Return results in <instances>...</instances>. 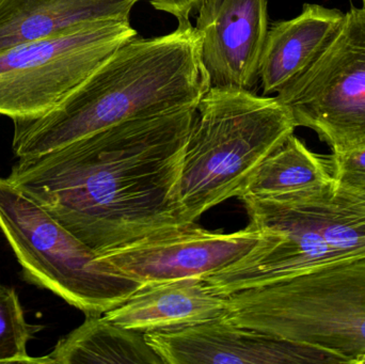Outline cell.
<instances>
[{
	"label": "cell",
	"instance_id": "15",
	"mask_svg": "<svg viewBox=\"0 0 365 364\" xmlns=\"http://www.w3.org/2000/svg\"><path fill=\"white\" fill-rule=\"evenodd\" d=\"M332 179L328 157L326 160L313 153L293 134L259 165L242 196H280Z\"/></svg>",
	"mask_w": 365,
	"mask_h": 364
},
{
	"label": "cell",
	"instance_id": "11",
	"mask_svg": "<svg viewBox=\"0 0 365 364\" xmlns=\"http://www.w3.org/2000/svg\"><path fill=\"white\" fill-rule=\"evenodd\" d=\"M227 312V297L210 291L202 278H188L143 286L104 316L113 324L145 335L221 320Z\"/></svg>",
	"mask_w": 365,
	"mask_h": 364
},
{
	"label": "cell",
	"instance_id": "10",
	"mask_svg": "<svg viewBox=\"0 0 365 364\" xmlns=\"http://www.w3.org/2000/svg\"><path fill=\"white\" fill-rule=\"evenodd\" d=\"M145 336L164 364L343 363L326 350L238 326L225 318Z\"/></svg>",
	"mask_w": 365,
	"mask_h": 364
},
{
	"label": "cell",
	"instance_id": "16",
	"mask_svg": "<svg viewBox=\"0 0 365 364\" xmlns=\"http://www.w3.org/2000/svg\"><path fill=\"white\" fill-rule=\"evenodd\" d=\"M42 329L26 321L14 288L0 284V363H51L47 356L32 358L27 353L28 342Z\"/></svg>",
	"mask_w": 365,
	"mask_h": 364
},
{
	"label": "cell",
	"instance_id": "7",
	"mask_svg": "<svg viewBox=\"0 0 365 364\" xmlns=\"http://www.w3.org/2000/svg\"><path fill=\"white\" fill-rule=\"evenodd\" d=\"M276 98L332 153L365 147V6L345 13L323 53Z\"/></svg>",
	"mask_w": 365,
	"mask_h": 364
},
{
	"label": "cell",
	"instance_id": "6",
	"mask_svg": "<svg viewBox=\"0 0 365 364\" xmlns=\"http://www.w3.org/2000/svg\"><path fill=\"white\" fill-rule=\"evenodd\" d=\"M135 36L130 21H103L1 51L0 115L15 121L49 113Z\"/></svg>",
	"mask_w": 365,
	"mask_h": 364
},
{
	"label": "cell",
	"instance_id": "9",
	"mask_svg": "<svg viewBox=\"0 0 365 364\" xmlns=\"http://www.w3.org/2000/svg\"><path fill=\"white\" fill-rule=\"evenodd\" d=\"M267 0H202L197 28L210 88L255 92L267 36Z\"/></svg>",
	"mask_w": 365,
	"mask_h": 364
},
{
	"label": "cell",
	"instance_id": "13",
	"mask_svg": "<svg viewBox=\"0 0 365 364\" xmlns=\"http://www.w3.org/2000/svg\"><path fill=\"white\" fill-rule=\"evenodd\" d=\"M148 0H0V53L103 21H130Z\"/></svg>",
	"mask_w": 365,
	"mask_h": 364
},
{
	"label": "cell",
	"instance_id": "14",
	"mask_svg": "<svg viewBox=\"0 0 365 364\" xmlns=\"http://www.w3.org/2000/svg\"><path fill=\"white\" fill-rule=\"evenodd\" d=\"M47 357L51 363L59 364H164L145 333L113 324L104 314L87 316Z\"/></svg>",
	"mask_w": 365,
	"mask_h": 364
},
{
	"label": "cell",
	"instance_id": "1",
	"mask_svg": "<svg viewBox=\"0 0 365 364\" xmlns=\"http://www.w3.org/2000/svg\"><path fill=\"white\" fill-rule=\"evenodd\" d=\"M195 110L130 120L19 158L6 180L98 254L186 226L180 184Z\"/></svg>",
	"mask_w": 365,
	"mask_h": 364
},
{
	"label": "cell",
	"instance_id": "19",
	"mask_svg": "<svg viewBox=\"0 0 365 364\" xmlns=\"http://www.w3.org/2000/svg\"><path fill=\"white\" fill-rule=\"evenodd\" d=\"M364 6H365V0H364Z\"/></svg>",
	"mask_w": 365,
	"mask_h": 364
},
{
	"label": "cell",
	"instance_id": "18",
	"mask_svg": "<svg viewBox=\"0 0 365 364\" xmlns=\"http://www.w3.org/2000/svg\"><path fill=\"white\" fill-rule=\"evenodd\" d=\"M155 10L168 13L178 21H188L190 14L197 11L202 0H148Z\"/></svg>",
	"mask_w": 365,
	"mask_h": 364
},
{
	"label": "cell",
	"instance_id": "5",
	"mask_svg": "<svg viewBox=\"0 0 365 364\" xmlns=\"http://www.w3.org/2000/svg\"><path fill=\"white\" fill-rule=\"evenodd\" d=\"M0 230L26 281L51 291L86 316L105 314L145 286L102 260L34 199L1 177Z\"/></svg>",
	"mask_w": 365,
	"mask_h": 364
},
{
	"label": "cell",
	"instance_id": "3",
	"mask_svg": "<svg viewBox=\"0 0 365 364\" xmlns=\"http://www.w3.org/2000/svg\"><path fill=\"white\" fill-rule=\"evenodd\" d=\"M296 128L276 96L210 88L197 105L182 160L180 204L185 224L240 198L259 165Z\"/></svg>",
	"mask_w": 365,
	"mask_h": 364
},
{
	"label": "cell",
	"instance_id": "12",
	"mask_svg": "<svg viewBox=\"0 0 365 364\" xmlns=\"http://www.w3.org/2000/svg\"><path fill=\"white\" fill-rule=\"evenodd\" d=\"M345 13L319 4H304L302 12L268 28L259 60L264 95L278 93L302 75L340 29Z\"/></svg>",
	"mask_w": 365,
	"mask_h": 364
},
{
	"label": "cell",
	"instance_id": "4",
	"mask_svg": "<svg viewBox=\"0 0 365 364\" xmlns=\"http://www.w3.org/2000/svg\"><path fill=\"white\" fill-rule=\"evenodd\" d=\"M225 320L360 364L365 355V256L322 265L227 296Z\"/></svg>",
	"mask_w": 365,
	"mask_h": 364
},
{
	"label": "cell",
	"instance_id": "17",
	"mask_svg": "<svg viewBox=\"0 0 365 364\" xmlns=\"http://www.w3.org/2000/svg\"><path fill=\"white\" fill-rule=\"evenodd\" d=\"M336 181L365 190V147L328 157Z\"/></svg>",
	"mask_w": 365,
	"mask_h": 364
},
{
	"label": "cell",
	"instance_id": "2",
	"mask_svg": "<svg viewBox=\"0 0 365 364\" xmlns=\"http://www.w3.org/2000/svg\"><path fill=\"white\" fill-rule=\"evenodd\" d=\"M210 89L201 36L181 21L170 33L124 43L49 113L13 121V152L40 155L123 122L197 108Z\"/></svg>",
	"mask_w": 365,
	"mask_h": 364
},
{
	"label": "cell",
	"instance_id": "8",
	"mask_svg": "<svg viewBox=\"0 0 365 364\" xmlns=\"http://www.w3.org/2000/svg\"><path fill=\"white\" fill-rule=\"evenodd\" d=\"M262 237L263 232L250 224L225 234L190 224L136 239L98 256L148 286L212 275L248 254Z\"/></svg>",
	"mask_w": 365,
	"mask_h": 364
}]
</instances>
